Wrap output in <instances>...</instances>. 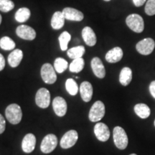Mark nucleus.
Returning <instances> with one entry per match:
<instances>
[{
	"mask_svg": "<svg viewBox=\"0 0 155 155\" xmlns=\"http://www.w3.org/2000/svg\"><path fill=\"white\" fill-rule=\"evenodd\" d=\"M23 58V53L21 50H13L8 56V63L12 68H16L21 63Z\"/></svg>",
	"mask_w": 155,
	"mask_h": 155,
	"instance_id": "nucleus-19",
	"label": "nucleus"
},
{
	"mask_svg": "<svg viewBox=\"0 0 155 155\" xmlns=\"http://www.w3.org/2000/svg\"><path fill=\"white\" fill-rule=\"evenodd\" d=\"M5 67V60L4 56L0 53V71H2Z\"/></svg>",
	"mask_w": 155,
	"mask_h": 155,
	"instance_id": "nucleus-34",
	"label": "nucleus"
},
{
	"mask_svg": "<svg viewBox=\"0 0 155 155\" xmlns=\"http://www.w3.org/2000/svg\"><path fill=\"white\" fill-rule=\"evenodd\" d=\"M36 145L35 136L32 134H28L25 136L22 142V149L25 153L33 152Z\"/></svg>",
	"mask_w": 155,
	"mask_h": 155,
	"instance_id": "nucleus-14",
	"label": "nucleus"
},
{
	"mask_svg": "<svg viewBox=\"0 0 155 155\" xmlns=\"http://www.w3.org/2000/svg\"><path fill=\"white\" fill-rule=\"evenodd\" d=\"M65 88L71 96H75L78 91V86L74 79L68 78L65 82Z\"/></svg>",
	"mask_w": 155,
	"mask_h": 155,
	"instance_id": "nucleus-27",
	"label": "nucleus"
},
{
	"mask_svg": "<svg viewBox=\"0 0 155 155\" xmlns=\"http://www.w3.org/2000/svg\"><path fill=\"white\" fill-rule=\"evenodd\" d=\"M78 139V134L75 130H70L67 131L61 140V147L63 149L67 150L74 146Z\"/></svg>",
	"mask_w": 155,
	"mask_h": 155,
	"instance_id": "nucleus-9",
	"label": "nucleus"
},
{
	"mask_svg": "<svg viewBox=\"0 0 155 155\" xmlns=\"http://www.w3.org/2000/svg\"><path fill=\"white\" fill-rule=\"evenodd\" d=\"M114 141L116 147L119 150H125L128 146L129 139L124 129L121 127H116L114 129Z\"/></svg>",
	"mask_w": 155,
	"mask_h": 155,
	"instance_id": "nucleus-2",
	"label": "nucleus"
},
{
	"mask_svg": "<svg viewBox=\"0 0 155 155\" xmlns=\"http://www.w3.org/2000/svg\"><path fill=\"white\" fill-rule=\"evenodd\" d=\"M85 65V61L82 58H77V59L73 60L72 63H71L69 67V70L71 72L78 73L81 72L83 69Z\"/></svg>",
	"mask_w": 155,
	"mask_h": 155,
	"instance_id": "nucleus-25",
	"label": "nucleus"
},
{
	"mask_svg": "<svg viewBox=\"0 0 155 155\" xmlns=\"http://www.w3.org/2000/svg\"><path fill=\"white\" fill-rule=\"evenodd\" d=\"M154 127H155V120H154Z\"/></svg>",
	"mask_w": 155,
	"mask_h": 155,
	"instance_id": "nucleus-39",
	"label": "nucleus"
},
{
	"mask_svg": "<svg viewBox=\"0 0 155 155\" xmlns=\"http://www.w3.org/2000/svg\"><path fill=\"white\" fill-rule=\"evenodd\" d=\"M104 1H105V2H109V1H111V0H104Z\"/></svg>",
	"mask_w": 155,
	"mask_h": 155,
	"instance_id": "nucleus-37",
	"label": "nucleus"
},
{
	"mask_svg": "<svg viewBox=\"0 0 155 155\" xmlns=\"http://www.w3.org/2000/svg\"><path fill=\"white\" fill-rule=\"evenodd\" d=\"M94 134L96 138L101 141H106L110 137V131L105 124L98 122L94 127Z\"/></svg>",
	"mask_w": 155,
	"mask_h": 155,
	"instance_id": "nucleus-10",
	"label": "nucleus"
},
{
	"mask_svg": "<svg viewBox=\"0 0 155 155\" xmlns=\"http://www.w3.org/2000/svg\"><path fill=\"white\" fill-rule=\"evenodd\" d=\"M82 37L87 45L93 47L96 44L97 38L94 31L90 27H85L82 30Z\"/></svg>",
	"mask_w": 155,
	"mask_h": 155,
	"instance_id": "nucleus-16",
	"label": "nucleus"
},
{
	"mask_svg": "<svg viewBox=\"0 0 155 155\" xmlns=\"http://www.w3.org/2000/svg\"><path fill=\"white\" fill-rule=\"evenodd\" d=\"M105 115V106L101 101L95 102L89 111L88 118L91 121L98 122L101 120Z\"/></svg>",
	"mask_w": 155,
	"mask_h": 155,
	"instance_id": "nucleus-4",
	"label": "nucleus"
},
{
	"mask_svg": "<svg viewBox=\"0 0 155 155\" xmlns=\"http://www.w3.org/2000/svg\"><path fill=\"white\" fill-rule=\"evenodd\" d=\"M145 12L149 16L155 15V0H147L144 8Z\"/></svg>",
	"mask_w": 155,
	"mask_h": 155,
	"instance_id": "nucleus-31",
	"label": "nucleus"
},
{
	"mask_svg": "<svg viewBox=\"0 0 155 155\" xmlns=\"http://www.w3.org/2000/svg\"><path fill=\"white\" fill-rule=\"evenodd\" d=\"M63 13L65 18L68 20L75 21V22H81L83 19V14L81 11L71 7H66L63 10Z\"/></svg>",
	"mask_w": 155,
	"mask_h": 155,
	"instance_id": "nucleus-15",
	"label": "nucleus"
},
{
	"mask_svg": "<svg viewBox=\"0 0 155 155\" xmlns=\"http://www.w3.org/2000/svg\"><path fill=\"white\" fill-rule=\"evenodd\" d=\"M6 127V121L4 119L3 116L0 114V134H2L5 130Z\"/></svg>",
	"mask_w": 155,
	"mask_h": 155,
	"instance_id": "nucleus-32",
	"label": "nucleus"
},
{
	"mask_svg": "<svg viewBox=\"0 0 155 155\" xmlns=\"http://www.w3.org/2000/svg\"><path fill=\"white\" fill-rule=\"evenodd\" d=\"M16 33L19 38L26 40H33L36 38L35 30L31 27L25 25L17 27Z\"/></svg>",
	"mask_w": 155,
	"mask_h": 155,
	"instance_id": "nucleus-11",
	"label": "nucleus"
},
{
	"mask_svg": "<svg viewBox=\"0 0 155 155\" xmlns=\"http://www.w3.org/2000/svg\"><path fill=\"white\" fill-rule=\"evenodd\" d=\"M15 42L9 37H3L0 40V48L5 50H12L15 49Z\"/></svg>",
	"mask_w": 155,
	"mask_h": 155,
	"instance_id": "nucleus-26",
	"label": "nucleus"
},
{
	"mask_svg": "<svg viewBox=\"0 0 155 155\" xmlns=\"http://www.w3.org/2000/svg\"><path fill=\"white\" fill-rule=\"evenodd\" d=\"M147 0H133V2L136 7H141L146 2Z\"/></svg>",
	"mask_w": 155,
	"mask_h": 155,
	"instance_id": "nucleus-35",
	"label": "nucleus"
},
{
	"mask_svg": "<svg viewBox=\"0 0 155 155\" xmlns=\"http://www.w3.org/2000/svg\"><path fill=\"white\" fill-rule=\"evenodd\" d=\"M65 16L63 12H55L51 19V26L54 30H60L65 24Z\"/></svg>",
	"mask_w": 155,
	"mask_h": 155,
	"instance_id": "nucleus-20",
	"label": "nucleus"
},
{
	"mask_svg": "<svg viewBox=\"0 0 155 155\" xmlns=\"http://www.w3.org/2000/svg\"><path fill=\"white\" fill-rule=\"evenodd\" d=\"M126 23L127 26L134 32L141 33L144 31V19L139 15L131 14L129 15L126 19Z\"/></svg>",
	"mask_w": 155,
	"mask_h": 155,
	"instance_id": "nucleus-3",
	"label": "nucleus"
},
{
	"mask_svg": "<svg viewBox=\"0 0 155 155\" xmlns=\"http://www.w3.org/2000/svg\"><path fill=\"white\" fill-rule=\"evenodd\" d=\"M71 39V35L69 32H63L61 35L59 36V42H60V46H61V49L63 51H65L68 49V45L70 42Z\"/></svg>",
	"mask_w": 155,
	"mask_h": 155,
	"instance_id": "nucleus-28",
	"label": "nucleus"
},
{
	"mask_svg": "<svg viewBox=\"0 0 155 155\" xmlns=\"http://www.w3.org/2000/svg\"><path fill=\"white\" fill-rule=\"evenodd\" d=\"M91 68L94 75L98 78H104L106 75V70L101 60L99 58L95 57L91 61Z\"/></svg>",
	"mask_w": 155,
	"mask_h": 155,
	"instance_id": "nucleus-13",
	"label": "nucleus"
},
{
	"mask_svg": "<svg viewBox=\"0 0 155 155\" xmlns=\"http://www.w3.org/2000/svg\"><path fill=\"white\" fill-rule=\"evenodd\" d=\"M68 65V62L62 58H56L54 63V67H55L56 72L58 73H63L67 69Z\"/></svg>",
	"mask_w": 155,
	"mask_h": 155,
	"instance_id": "nucleus-29",
	"label": "nucleus"
},
{
	"mask_svg": "<svg viewBox=\"0 0 155 155\" xmlns=\"http://www.w3.org/2000/svg\"><path fill=\"white\" fill-rule=\"evenodd\" d=\"M129 155H137V154H129Z\"/></svg>",
	"mask_w": 155,
	"mask_h": 155,
	"instance_id": "nucleus-38",
	"label": "nucleus"
},
{
	"mask_svg": "<svg viewBox=\"0 0 155 155\" xmlns=\"http://www.w3.org/2000/svg\"><path fill=\"white\" fill-rule=\"evenodd\" d=\"M123 50L121 48L116 47L113 49L110 50L109 51L106 53V60L108 63H116L117 62L121 61L123 58Z\"/></svg>",
	"mask_w": 155,
	"mask_h": 155,
	"instance_id": "nucleus-18",
	"label": "nucleus"
},
{
	"mask_svg": "<svg viewBox=\"0 0 155 155\" xmlns=\"http://www.w3.org/2000/svg\"><path fill=\"white\" fill-rule=\"evenodd\" d=\"M15 4L12 0H0V11L8 12L14 9Z\"/></svg>",
	"mask_w": 155,
	"mask_h": 155,
	"instance_id": "nucleus-30",
	"label": "nucleus"
},
{
	"mask_svg": "<svg viewBox=\"0 0 155 155\" xmlns=\"http://www.w3.org/2000/svg\"><path fill=\"white\" fill-rule=\"evenodd\" d=\"M58 144V138L55 134H50L44 137L40 144V150L45 154H49L55 150Z\"/></svg>",
	"mask_w": 155,
	"mask_h": 155,
	"instance_id": "nucleus-5",
	"label": "nucleus"
},
{
	"mask_svg": "<svg viewBox=\"0 0 155 155\" xmlns=\"http://www.w3.org/2000/svg\"><path fill=\"white\" fill-rule=\"evenodd\" d=\"M155 48V42L152 38H145L139 41L136 45V49L143 55H149Z\"/></svg>",
	"mask_w": 155,
	"mask_h": 155,
	"instance_id": "nucleus-6",
	"label": "nucleus"
},
{
	"mask_svg": "<svg viewBox=\"0 0 155 155\" xmlns=\"http://www.w3.org/2000/svg\"><path fill=\"white\" fill-rule=\"evenodd\" d=\"M85 51H86L85 48L82 45H80L69 49L68 50L67 54L70 58L74 60L77 59V58H82V56L84 55Z\"/></svg>",
	"mask_w": 155,
	"mask_h": 155,
	"instance_id": "nucleus-24",
	"label": "nucleus"
},
{
	"mask_svg": "<svg viewBox=\"0 0 155 155\" xmlns=\"http://www.w3.org/2000/svg\"><path fill=\"white\" fill-rule=\"evenodd\" d=\"M53 107L55 114L58 116H64L67 112V103L62 97L58 96L54 98L53 101Z\"/></svg>",
	"mask_w": 155,
	"mask_h": 155,
	"instance_id": "nucleus-12",
	"label": "nucleus"
},
{
	"mask_svg": "<svg viewBox=\"0 0 155 155\" xmlns=\"http://www.w3.org/2000/svg\"><path fill=\"white\" fill-rule=\"evenodd\" d=\"M5 115L7 119L12 124H18L22 118L21 107L16 104H12L6 108Z\"/></svg>",
	"mask_w": 155,
	"mask_h": 155,
	"instance_id": "nucleus-1",
	"label": "nucleus"
},
{
	"mask_svg": "<svg viewBox=\"0 0 155 155\" xmlns=\"http://www.w3.org/2000/svg\"><path fill=\"white\" fill-rule=\"evenodd\" d=\"M134 111L136 114L141 119H147L150 116V108L145 104H138L134 106Z\"/></svg>",
	"mask_w": 155,
	"mask_h": 155,
	"instance_id": "nucleus-22",
	"label": "nucleus"
},
{
	"mask_svg": "<svg viewBox=\"0 0 155 155\" xmlns=\"http://www.w3.org/2000/svg\"><path fill=\"white\" fill-rule=\"evenodd\" d=\"M93 86L91 83L88 81H84L80 86V94L83 101L89 102L93 96Z\"/></svg>",
	"mask_w": 155,
	"mask_h": 155,
	"instance_id": "nucleus-17",
	"label": "nucleus"
},
{
	"mask_svg": "<svg viewBox=\"0 0 155 155\" xmlns=\"http://www.w3.org/2000/svg\"><path fill=\"white\" fill-rule=\"evenodd\" d=\"M132 80V71L131 68L125 67L122 68L119 75V82L122 86H127Z\"/></svg>",
	"mask_w": 155,
	"mask_h": 155,
	"instance_id": "nucleus-21",
	"label": "nucleus"
},
{
	"mask_svg": "<svg viewBox=\"0 0 155 155\" xmlns=\"http://www.w3.org/2000/svg\"><path fill=\"white\" fill-rule=\"evenodd\" d=\"M35 102L40 108H48L50 103V94L49 91L45 88L39 89L35 96Z\"/></svg>",
	"mask_w": 155,
	"mask_h": 155,
	"instance_id": "nucleus-8",
	"label": "nucleus"
},
{
	"mask_svg": "<svg viewBox=\"0 0 155 155\" xmlns=\"http://www.w3.org/2000/svg\"><path fill=\"white\" fill-rule=\"evenodd\" d=\"M41 77L45 83L48 84H53L57 80L55 69L50 63H45L42 66Z\"/></svg>",
	"mask_w": 155,
	"mask_h": 155,
	"instance_id": "nucleus-7",
	"label": "nucleus"
},
{
	"mask_svg": "<svg viewBox=\"0 0 155 155\" xmlns=\"http://www.w3.org/2000/svg\"><path fill=\"white\" fill-rule=\"evenodd\" d=\"M150 91L153 98H155V81H153L150 85Z\"/></svg>",
	"mask_w": 155,
	"mask_h": 155,
	"instance_id": "nucleus-33",
	"label": "nucleus"
},
{
	"mask_svg": "<svg viewBox=\"0 0 155 155\" xmlns=\"http://www.w3.org/2000/svg\"><path fill=\"white\" fill-rule=\"evenodd\" d=\"M31 15L30 10L26 7H22V8L19 9L17 11L16 14L15 15V19L18 22H25L28 20Z\"/></svg>",
	"mask_w": 155,
	"mask_h": 155,
	"instance_id": "nucleus-23",
	"label": "nucleus"
},
{
	"mask_svg": "<svg viewBox=\"0 0 155 155\" xmlns=\"http://www.w3.org/2000/svg\"><path fill=\"white\" fill-rule=\"evenodd\" d=\"M2 16H1V15H0V24H1V22H2Z\"/></svg>",
	"mask_w": 155,
	"mask_h": 155,
	"instance_id": "nucleus-36",
	"label": "nucleus"
}]
</instances>
